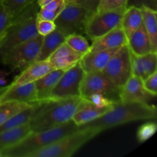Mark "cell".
<instances>
[{
	"instance_id": "6da1fadb",
	"label": "cell",
	"mask_w": 157,
	"mask_h": 157,
	"mask_svg": "<svg viewBox=\"0 0 157 157\" xmlns=\"http://www.w3.org/2000/svg\"><path fill=\"white\" fill-rule=\"evenodd\" d=\"M156 114V107L151 104L118 102L113 104L111 110L81 127L96 129L101 133L107 129L133 121L154 120Z\"/></svg>"
},
{
	"instance_id": "7a4b0ae2",
	"label": "cell",
	"mask_w": 157,
	"mask_h": 157,
	"mask_svg": "<svg viewBox=\"0 0 157 157\" xmlns=\"http://www.w3.org/2000/svg\"><path fill=\"white\" fill-rule=\"evenodd\" d=\"M84 98L80 97L41 101L39 108L29 121L32 133L42 131L71 121Z\"/></svg>"
},
{
	"instance_id": "3957f363",
	"label": "cell",
	"mask_w": 157,
	"mask_h": 157,
	"mask_svg": "<svg viewBox=\"0 0 157 157\" xmlns=\"http://www.w3.org/2000/svg\"><path fill=\"white\" fill-rule=\"evenodd\" d=\"M79 127L71 120L48 130L30 133L18 143L5 149L0 153V157H27L31 153L76 131Z\"/></svg>"
},
{
	"instance_id": "277c9868",
	"label": "cell",
	"mask_w": 157,
	"mask_h": 157,
	"mask_svg": "<svg viewBox=\"0 0 157 157\" xmlns=\"http://www.w3.org/2000/svg\"><path fill=\"white\" fill-rule=\"evenodd\" d=\"M39 9L37 0L12 20L6 31L0 46V56L14 46L29 41L38 35L36 14Z\"/></svg>"
},
{
	"instance_id": "5b68a950",
	"label": "cell",
	"mask_w": 157,
	"mask_h": 157,
	"mask_svg": "<svg viewBox=\"0 0 157 157\" xmlns=\"http://www.w3.org/2000/svg\"><path fill=\"white\" fill-rule=\"evenodd\" d=\"M100 133L96 129L80 127L76 131L31 153L27 157H70Z\"/></svg>"
},
{
	"instance_id": "8992f818",
	"label": "cell",
	"mask_w": 157,
	"mask_h": 157,
	"mask_svg": "<svg viewBox=\"0 0 157 157\" xmlns=\"http://www.w3.org/2000/svg\"><path fill=\"white\" fill-rule=\"evenodd\" d=\"M92 12L76 2H65L55 22L56 29L64 36L71 34H84L86 23Z\"/></svg>"
},
{
	"instance_id": "52a82bcc",
	"label": "cell",
	"mask_w": 157,
	"mask_h": 157,
	"mask_svg": "<svg viewBox=\"0 0 157 157\" xmlns=\"http://www.w3.org/2000/svg\"><path fill=\"white\" fill-rule=\"evenodd\" d=\"M42 38V35H38L29 41L14 46L0 56L2 63L12 69L23 70L36 61Z\"/></svg>"
},
{
	"instance_id": "ba28073f",
	"label": "cell",
	"mask_w": 157,
	"mask_h": 157,
	"mask_svg": "<svg viewBox=\"0 0 157 157\" xmlns=\"http://www.w3.org/2000/svg\"><path fill=\"white\" fill-rule=\"evenodd\" d=\"M120 93L121 87L112 83L101 71L84 73L80 88L81 98H85L94 94H99L113 103H118Z\"/></svg>"
},
{
	"instance_id": "9c48e42d",
	"label": "cell",
	"mask_w": 157,
	"mask_h": 157,
	"mask_svg": "<svg viewBox=\"0 0 157 157\" xmlns=\"http://www.w3.org/2000/svg\"><path fill=\"white\" fill-rule=\"evenodd\" d=\"M101 72L117 87L125 84L132 75L131 52L127 44L117 51Z\"/></svg>"
},
{
	"instance_id": "30bf717a",
	"label": "cell",
	"mask_w": 157,
	"mask_h": 157,
	"mask_svg": "<svg viewBox=\"0 0 157 157\" xmlns=\"http://www.w3.org/2000/svg\"><path fill=\"white\" fill-rule=\"evenodd\" d=\"M124 11H104L92 14L86 23L84 34L94 41L121 25Z\"/></svg>"
},
{
	"instance_id": "8fae6325",
	"label": "cell",
	"mask_w": 157,
	"mask_h": 157,
	"mask_svg": "<svg viewBox=\"0 0 157 157\" xmlns=\"http://www.w3.org/2000/svg\"><path fill=\"white\" fill-rule=\"evenodd\" d=\"M84 73L79 62L64 71L52 90L49 100L67 99L80 97V88Z\"/></svg>"
},
{
	"instance_id": "7c38bea8",
	"label": "cell",
	"mask_w": 157,
	"mask_h": 157,
	"mask_svg": "<svg viewBox=\"0 0 157 157\" xmlns=\"http://www.w3.org/2000/svg\"><path fill=\"white\" fill-rule=\"evenodd\" d=\"M156 97L146 90L142 79L134 75H131L125 84L121 87L120 102L150 104V101L155 99Z\"/></svg>"
},
{
	"instance_id": "4fadbf2b",
	"label": "cell",
	"mask_w": 157,
	"mask_h": 157,
	"mask_svg": "<svg viewBox=\"0 0 157 157\" xmlns=\"http://www.w3.org/2000/svg\"><path fill=\"white\" fill-rule=\"evenodd\" d=\"M7 101H15L31 104L39 102L37 97L35 82L23 85H9L5 87L4 90L0 95V103Z\"/></svg>"
},
{
	"instance_id": "5bb4252c",
	"label": "cell",
	"mask_w": 157,
	"mask_h": 157,
	"mask_svg": "<svg viewBox=\"0 0 157 157\" xmlns=\"http://www.w3.org/2000/svg\"><path fill=\"white\" fill-rule=\"evenodd\" d=\"M53 70H55V67L52 65L48 60L35 61L23 69L21 73L10 85H23L33 83Z\"/></svg>"
},
{
	"instance_id": "9a60e30c",
	"label": "cell",
	"mask_w": 157,
	"mask_h": 157,
	"mask_svg": "<svg viewBox=\"0 0 157 157\" xmlns=\"http://www.w3.org/2000/svg\"><path fill=\"white\" fill-rule=\"evenodd\" d=\"M82 56L64 42L52 54L48 60L55 69L66 71L78 64Z\"/></svg>"
},
{
	"instance_id": "2e32d148",
	"label": "cell",
	"mask_w": 157,
	"mask_h": 157,
	"mask_svg": "<svg viewBox=\"0 0 157 157\" xmlns=\"http://www.w3.org/2000/svg\"><path fill=\"white\" fill-rule=\"evenodd\" d=\"M119 48H120L98 52H89L88 53L83 55L80 60L79 64L85 73L102 71L111 57Z\"/></svg>"
},
{
	"instance_id": "e0dca14e",
	"label": "cell",
	"mask_w": 157,
	"mask_h": 157,
	"mask_svg": "<svg viewBox=\"0 0 157 157\" xmlns=\"http://www.w3.org/2000/svg\"><path fill=\"white\" fill-rule=\"evenodd\" d=\"M132 75L138 77L143 81L157 71V53L152 52L140 56L131 53Z\"/></svg>"
},
{
	"instance_id": "ac0fdd59",
	"label": "cell",
	"mask_w": 157,
	"mask_h": 157,
	"mask_svg": "<svg viewBox=\"0 0 157 157\" xmlns=\"http://www.w3.org/2000/svg\"><path fill=\"white\" fill-rule=\"evenodd\" d=\"M127 36L121 26L119 25L101 38L92 41L90 52L117 48L124 44H127Z\"/></svg>"
},
{
	"instance_id": "d6986e66",
	"label": "cell",
	"mask_w": 157,
	"mask_h": 157,
	"mask_svg": "<svg viewBox=\"0 0 157 157\" xmlns=\"http://www.w3.org/2000/svg\"><path fill=\"white\" fill-rule=\"evenodd\" d=\"M113 104L107 107H99L84 99L71 120L77 125L81 127L111 110Z\"/></svg>"
},
{
	"instance_id": "ffe728a7",
	"label": "cell",
	"mask_w": 157,
	"mask_h": 157,
	"mask_svg": "<svg viewBox=\"0 0 157 157\" xmlns=\"http://www.w3.org/2000/svg\"><path fill=\"white\" fill-rule=\"evenodd\" d=\"M127 39V45L133 55L140 56L153 52L150 40L144 25L129 35Z\"/></svg>"
},
{
	"instance_id": "44dd1931",
	"label": "cell",
	"mask_w": 157,
	"mask_h": 157,
	"mask_svg": "<svg viewBox=\"0 0 157 157\" xmlns=\"http://www.w3.org/2000/svg\"><path fill=\"white\" fill-rule=\"evenodd\" d=\"M64 71L61 69H55L35 81L38 101L41 102L49 100L52 90Z\"/></svg>"
},
{
	"instance_id": "7402d4cb",
	"label": "cell",
	"mask_w": 157,
	"mask_h": 157,
	"mask_svg": "<svg viewBox=\"0 0 157 157\" xmlns=\"http://www.w3.org/2000/svg\"><path fill=\"white\" fill-rule=\"evenodd\" d=\"M64 42L65 36L58 29H55L48 35L43 36L41 48L36 61L48 60L52 54Z\"/></svg>"
},
{
	"instance_id": "603a6c76",
	"label": "cell",
	"mask_w": 157,
	"mask_h": 157,
	"mask_svg": "<svg viewBox=\"0 0 157 157\" xmlns=\"http://www.w3.org/2000/svg\"><path fill=\"white\" fill-rule=\"evenodd\" d=\"M144 25L140 8L130 6L126 9L121 19V26L127 37Z\"/></svg>"
},
{
	"instance_id": "cb8c5ba5",
	"label": "cell",
	"mask_w": 157,
	"mask_h": 157,
	"mask_svg": "<svg viewBox=\"0 0 157 157\" xmlns=\"http://www.w3.org/2000/svg\"><path fill=\"white\" fill-rule=\"evenodd\" d=\"M30 133H32V131L29 123L16 128L0 133V153L5 149L18 143Z\"/></svg>"
},
{
	"instance_id": "d4e9b609",
	"label": "cell",
	"mask_w": 157,
	"mask_h": 157,
	"mask_svg": "<svg viewBox=\"0 0 157 157\" xmlns=\"http://www.w3.org/2000/svg\"><path fill=\"white\" fill-rule=\"evenodd\" d=\"M142 13L143 21L150 40L153 52H157V12L147 7L140 8Z\"/></svg>"
},
{
	"instance_id": "484cf974",
	"label": "cell",
	"mask_w": 157,
	"mask_h": 157,
	"mask_svg": "<svg viewBox=\"0 0 157 157\" xmlns=\"http://www.w3.org/2000/svg\"><path fill=\"white\" fill-rule=\"evenodd\" d=\"M34 104L15 102V101H7V102L0 103V126L6 123L7 121H9L12 117L15 116L20 112L29 108Z\"/></svg>"
},
{
	"instance_id": "4316f807",
	"label": "cell",
	"mask_w": 157,
	"mask_h": 157,
	"mask_svg": "<svg viewBox=\"0 0 157 157\" xmlns=\"http://www.w3.org/2000/svg\"><path fill=\"white\" fill-rule=\"evenodd\" d=\"M64 6V0H54L46 6L39 8L36 14L37 20H48L54 21Z\"/></svg>"
},
{
	"instance_id": "83f0119b",
	"label": "cell",
	"mask_w": 157,
	"mask_h": 157,
	"mask_svg": "<svg viewBox=\"0 0 157 157\" xmlns=\"http://www.w3.org/2000/svg\"><path fill=\"white\" fill-rule=\"evenodd\" d=\"M65 43L82 55L88 53L90 50V45L87 40L80 34H71L66 36Z\"/></svg>"
},
{
	"instance_id": "f1b7e54d",
	"label": "cell",
	"mask_w": 157,
	"mask_h": 157,
	"mask_svg": "<svg viewBox=\"0 0 157 157\" xmlns=\"http://www.w3.org/2000/svg\"><path fill=\"white\" fill-rule=\"evenodd\" d=\"M36 0H2V5L13 20Z\"/></svg>"
},
{
	"instance_id": "f546056e",
	"label": "cell",
	"mask_w": 157,
	"mask_h": 157,
	"mask_svg": "<svg viewBox=\"0 0 157 157\" xmlns=\"http://www.w3.org/2000/svg\"><path fill=\"white\" fill-rule=\"evenodd\" d=\"M127 8V0H101L97 12L104 11H125Z\"/></svg>"
},
{
	"instance_id": "4dcf8cb0",
	"label": "cell",
	"mask_w": 157,
	"mask_h": 157,
	"mask_svg": "<svg viewBox=\"0 0 157 157\" xmlns=\"http://www.w3.org/2000/svg\"><path fill=\"white\" fill-rule=\"evenodd\" d=\"M157 130V125L155 122H147L138 128L136 137L140 143H144L152 137Z\"/></svg>"
},
{
	"instance_id": "1f68e13d",
	"label": "cell",
	"mask_w": 157,
	"mask_h": 157,
	"mask_svg": "<svg viewBox=\"0 0 157 157\" xmlns=\"http://www.w3.org/2000/svg\"><path fill=\"white\" fill-rule=\"evenodd\" d=\"M84 99L93 104L94 105L99 107H107V106H110L113 104H114L113 101H110L107 98H106L105 96L102 94H94L90 95V96L87 97V98H84Z\"/></svg>"
},
{
	"instance_id": "d6a6232c",
	"label": "cell",
	"mask_w": 157,
	"mask_h": 157,
	"mask_svg": "<svg viewBox=\"0 0 157 157\" xmlns=\"http://www.w3.org/2000/svg\"><path fill=\"white\" fill-rule=\"evenodd\" d=\"M36 27L38 35L44 36L56 29L55 22L48 20H37Z\"/></svg>"
},
{
	"instance_id": "836d02e7",
	"label": "cell",
	"mask_w": 157,
	"mask_h": 157,
	"mask_svg": "<svg viewBox=\"0 0 157 157\" xmlns=\"http://www.w3.org/2000/svg\"><path fill=\"white\" fill-rule=\"evenodd\" d=\"M12 19L5 9L2 1H0V37L6 32L10 26Z\"/></svg>"
},
{
	"instance_id": "e575fe53",
	"label": "cell",
	"mask_w": 157,
	"mask_h": 157,
	"mask_svg": "<svg viewBox=\"0 0 157 157\" xmlns=\"http://www.w3.org/2000/svg\"><path fill=\"white\" fill-rule=\"evenodd\" d=\"M144 88L151 94L157 95V71L152 74L151 75L143 81Z\"/></svg>"
},
{
	"instance_id": "d590c367",
	"label": "cell",
	"mask_w": 157,
	"mask_h": 157,
	"mask_svg": "<svg viewBox=\"0 0 157 157\" xmlns=\"http://www.w3.org/2000/svg\"><path fill=\"white\" fill-rule=\"evenodd\" d=\"M147 7L157 11V0H127V7Z\"/></svg>"
},
{
	"instance_id": "8d00e7d4",
	"label": "cell",
	"mask_w": 157,
	"mask_h": 157,
	"mask_svg": "<svg viewBox=\"0 0 157 157\" xmlns=\"http://www.w3.org/2000/svg\"><path fill=\"white\" fill-rule=\"evenodd\" d=\"M100 2H101V0H77L75 2L83 6L85 9H88L92 13H94L98 10Z\"/></svg>"
},
{
	"instance_id": "74e56055",
	"label": "cell",
	"mask_w": 157,
	"mask_h": 157,
	"mask_svg": "<svg viewBox=\"0 0 157 157\" xmlns=\"http://www.w3.org/2000/svg\"><path fill=\"white\" fill-rule=\"evenodd\" d=\"M52 1H54V0H37V3H38L39 8H41L46 6V5L48 4V3L52 2Z\"/></svg>"
},
{
	"instance_id": "f35d334b",
	"label": "cell",
	"mask_w": 157,
	"mask_h": 157,
	"mask_svg": "<svg viewBox=\"0 0 157 157\" xmlns=\"http://www.w3.org/2000/svg\"><path fill=\"white\" fill-rule=\"evenodd\" d=\"M4 35H5V33H4ZM4 35H2L1 37H0V46H1V44H2V42L3 38H4Z\"/></svg>"
},
{
	"instance_id": "ab89813d",
	"label": "cell",
	"mask_w": 157,
	"mask_h": 157,
	"mask_svg": "<svg viewBox=\"0 0 157 157\" xmlns=\"http://www.w3.org/2000/svg\"><path fill=\"white\" fill-rule=\"evenodd\" d=\"M64 1H65V2H75L77 0H64Z\"/></svg>"
},
{
	"instance_id": "60d3db41",
	"label": "cell",
	"mask_w": 157,
	"mask_h": 157,
	"mask_svg": "<svg viewBox=\"0 0 157 157\" xmlns=\"http://www.w3.org/2000/svg\"><path fill=\"white\" fill-rule=\"evenodd\" d=\"M0 1H2V0H0Z\"/></svg>"
}]
</instances>
